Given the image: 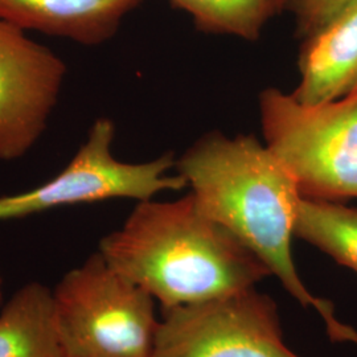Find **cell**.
<instances>
[{"label":"cell","mask_w":357,"mask_h":357,"mask_svg":"<svg viewBox=\"0 0 357 357\" xmlns=\"http://www.w3.org/2000/svg\"><path fill=\"white\" fill-rule=\"evenodd\" d=\"M190 13L200 31L257 40L270 19L291 10L294 0H169Z\"/></svg>","instance_id":"cell-12"},{"label":"cell","mask_w":357,"mask_h":357,"mask_svg":"<svg viewBox=\"0 0 357 357\" xmlns=\"http://www.w3.org/2000/svg\"><path fill=\"white\" fill-rule=\"evenodd\" d=\"M64 60L0 17V160L29 153L48 128L65 78Z\"/></svg>","instance_id":"cell-7"},{"label":"cell","mask_w":357,"mask_h":357,"mask_svg":"<svg viewBox=\"0 0 357 357\" xmlns=\"http://www.w3.org/2000/svg\"><path fill=\"white\" fill-rule=\"evenodd\" d=\"M114 137V122L98 118L91 125L86 141L54 178L29 191L0 196V222L66 205L112 199L144 202L160 192L187 187L181 175L168 174L176 163L174 153L144 163H125L112 153Z\"/></svg>","instance_id":"cell-5"},{"label":"cell","mask_w":357,"mask_h":357,"mask_svg":"<svg viewBox=\"0 0 357 357\" xmlns=\"http://www.w3.org/2000/svg\"><path fill=\"white\" fill-rule=\"evenodd\" d=\"M142 0H0V17L15 26L98 45L113 38Z\"/></svg>","instance_id":"cell-9"},{"label":"cell","mask_w":357,"mask_h":357,"mask_svg":"<svg viewBox=\"0 0 357 357\" xmlns=\"http://www.w3.org/2000/svg\"><path fill=\"white\" fill-rule=\"evenodd\" d=\"M0 357H64L50 287L29 282L3 307Z\"/></svg>","instance_id":"cell-10"},{"label":"cell","mask_w":357,"mask_h":357,"mask_svg":"<svg viewBox=\"0 0 357 357\" xmlns=\"http://www.w3.org/2000/svg\"><path fill=\"white\" fill-rule=\"evenodd\" d=\"M98 252L163 310L253 289L271 275L233 233L205 215L192 193L139 202Z\"/></svg>","instance_id":"cell-2"},{"label":"cell","mask_w":357,"mask_h":357,"mask_svg":"<svg viewBox=\"0 0 357 357\" xmlns=\"http://www.w3.org/2000/svg\"><path fill=\"white\" fill-rule=\"evenodd\" d=\"M1 298H3V280L0 277V302H1Z\"/></svg>","instance_id":"cell-14"},{"label":"cell","mask_w":357,"mask_h":357,"mask_svg":"<svg viewBox=\"0 0 357 357\" xmlns=\"http://www.w3.org/2000/svg\"><path fill=\"white\" fill-rule=\"evenodd\" d=\"M349 1L352 0H294L290 11L296 19L298 36L306 38Z\"/></svg>","instance_id":"cell-13"},{"label":"cell","mask_w":357,"mask_h":357,"mask_svg":"<svg viewBox=\"0 0 357 357\" xmlns=\"http://www.w3.org/2000/svg\"><path fill=\"white\" fill-rule=\"evenodd\" d=\"M298 66L301 82L291 93L298 102H328L356 91L357 0L303 38Z\"/></svg>","instance_id":"cell-8"},{"label":"cell","mask_w":357,"mask_h":357,"mask_svg":"<svg viewBox=\"0 0 357 357\" xmlns=\"http://www.w3.org/2000/svg\"><path fill=\"white\" fill-rule=\"evenodd\" d=\"M153 357H301L283 340L278 306L248 289L163 310Z\"/></svg>","instance_id":"cell-6"},{"label":"cell","mask_w":357,"mask_h":357,"mask_svg":"<svg viewBox=\"0 0 357 357\" xmlns=\"http://www.w3.org/2000/svg\"><path fill=\"white\" fill-rule=\"evenodd\" d=\"M52 295L64 357H153L156 301L98 250L64 274Z\"/></svg>","instance_id":"cell-4"},{"label":"cell","mask_w":357,"mask_h":357,"mask_svg":"<svg viewBox=\"0 0 357 357\" xmlns=\"http://www.w3.org/2000/svg\"><path fill=\"white\" fill-rule=\"evenodd\" d=\"M295 237L330 255L357 274V208L302 199Z\"/></svg>","instance_id":"cell-11"},{"label":"cell","mask_w":357,"mask_h":357,"mask_svg":"<svg viewBox=\"0 0 357 357\" xmlns=\"http://www.w3.org/2000/svg\"><path fill=\"white\" fill-rule=\"evenodd\" d=\"M205 215L246 245L283 289L314 308L333 342L357 345V331L336 318L331 302L308 290L295 268L293 237L302 196L290 172L252 135L209 132L175 163Z\"/></svg>","instance_id":"cell-1"},{"label":"cell","mask_w":357,"mask_h":357,"mask_svg":"<svg viewBox=\"0 0 357 357\" xmlns=\"http://www.w3.org/2000/svg\"><path fill=\"white\" fill-rule=\"evenodd\" d=\"M259 110L266 146L290 172L302 199H357V90L306 105L266 89Z\"/></svg>","instance_id":"cell-3"}]
</instances>
